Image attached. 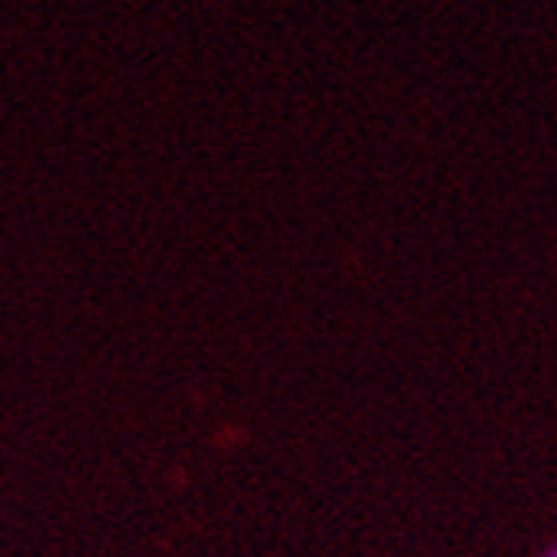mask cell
<instances>
[{
    "mask_svg": "<svg viewBox=\"0 0 557 557\" xmlns=\"http://www.w3.org/2000/svg\"><path fill=\"white\" fill-rule=\"evenodd\" d=\"M541 557H557V544H550V547H547V550H544Z\"/></svg>",
    "mask_w": 557,
    "mask_h": 557,
    "instance_id": "cell-1",
    "label": "cell"
}]
</instances>
